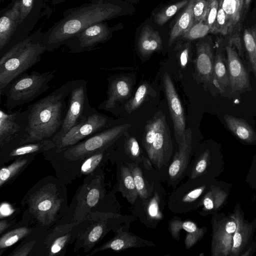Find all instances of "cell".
<instances>
[{"instance_id": "1", "label": "cell", "mask_w": 256, "mask_h": 256, "mask_svg": "<svg viewBox=\"0 0 256 256\" xmlns=\"http://www.w3.org/2000/svg\"><path fill=\"white\" fill-rule=\"evenodd\" d=\"M66 186L52 176L40 180L22 200V222L46 230L58 225L68 209Z\"/></svg>"}, {"instance_id": "2", "label": "cell", "mask_w": 256, "mask_h": 256, "mask_svg": "<svg viewBox=\"0 0 256 256\" xmlns=\"http://www.w3.org/2000/svg\"><path fill=\"white\" fill-rule=\"evenodd\" d=\"M78 82V80H68L28 106V124L25 134L10 140L0 149L43 140H52L62 124L70 94Z\"/></svg>"}, {"instance_id": "3", "label": "cell", "mask_w": 256, "mask_h": 256, "mask_svg": "<svg viewBox=\"0 0 256 256\" xmlns=\"http://www.w3.org/2000/svg\"><path fill=\"white\" fill-rule=\"evenodd\" d=\"M131 126L130 123L111 124L74 145L60 150L52 148L42 154L53 166L58 178L66 186L78 178L79 167L85 158L109 148L126 134Z\"/></svg>"}, {"instance_id": "4", "label": "cell", "mask_w": 256, "mask_h": 256, "mask_svg": "<svg viewBox=\"0 0 256 256\" xmlns=\"http://www.w3.org/2000/svg\"><path fill=\"white\" fill-rule=\"evenodd\" d=\"M118 10L116 4L104 0L67 9L64 11L62 18L44 33L42 44L46 51H54L88 26L115 16Z\"/></svg>"}, {"instance_id": "5", "label": "cell", "mask_w": 256, "mask_h": 256, "mask_svg": "<svg viewBox=\"0 0 256 256\" xmlns=\"http://www.w3.org/2000/svg\"><path fill=\"white\" fill-rule=\"evenodd\" d=\"M43 34L39 28L1 55L0 94L16 78L40 60L46 51L42 44Z\"/></svg>"}, {"instance_id": "6", "label": "cell", "mask_w": 256, "mask_h": 256, "mask_svg": "<svg viewBox=\"0 0 256 256\" xmlns=\"http://www.w3.org/2000/svg\"><path fill=\"white\" fill-rule=\"evenodd\" d=\"M106 196L102 171L86 177L58 224L82 222L90 212H98V206Z\"/></svg>"}, {"instance_id": "7", "label": "cell", "mask_w": 256, "mask_h": 256, "mask_svg": "<svg viewBox=\"0 0 256 256\" xmlns=\"http://www.w3.org/2000/svg\"><path fill=\"white\" fill-rule=\"evenodd\" d=\"M142 142L152 164L159 170L168 165L174 147L170 130L163 112H157L147 122Z\"/></svg>"}, {"instance_id": "8", "label": "cell", "mask_w": 256, "mask_h": 256, "mask_svg": "<svg viewBox=\"0 0 256 256\" xmlns=\"http://www.w3.org/2000/svg\"><path fill=\"white\" fill-rule=\"evenodd\" d=\"M57 70L44 72L32 71L21 74L12 82L0 94H4L5 107L12 110L28 104L49 89L50 82L55 77Z\"/></svg>"}, {"instance_id": "9", "label": "cell", "mask_w": 256, "mask_h": 256, "mask_svg": "<svg viewBox=\"0 0 256 256\" xmlns=\"http://www.w3.org/2000/svg\"><path fill=\"white\" fill-rule=\"evenodd\" d=\"M133 220L132 216L110 212H90L86 218L84 226L75 240V252L82 248L84 252H89L110 230L114 231Z\"/></svg>"}, {"instance_id": "10", "label": "cell", "mask_w": 256, "mask_h": 256, "mask_svg": "<svg viewBox=\"0 0 256 256\" xmlns=\"http://www.w3.org/2000/svg\"><path fill=\"white\" fill-rule=\"evenodd\" d=\"M204 176L188 179L172 192L167 206L172 212L188 213L200 206L201 201L212 184L205 182Z\"/></svg>"}, {"instance_id": "11", "label": "cell", "mask_w": 256, "mask_h": 256, "mask_svg": "<svg viewBox=\"0 0 256 256\" xmlns=\"http://www.w3.org/2000/svg\"><path fill=\"white\" fill-rule=\"evenodd\" d=\"M86 86L87 82L85 80L79 79L70 92L62 124L52 139L54 143L96 110L89 103Z\"/></svg>"}, {"instance_id": "12", "label": "cell", "mask_w": 256, "mask_h": 256, "mask_svg": "<svg viewBox=\"0 0 256 256\" xmlns=\"http://www.w3.org/2000/svg\"><path fill=\"white\" fill-rule=\"evenodd\" d=\"M168 199L162 184L153 182L148 197L144 200L138 197L133 204V214L147 228H156L164 218Z\"/></svg>"}, {"instance_id": "13", "label": "cell", "mask_w": 256, "mask_h": 256, "mask_svg": "<svg viewBox=\"0 0 256 256\" xmlns=\"http://www.w3.org/2000/svg\"><path fill=\"white\" fill-rule=\"evenodd\" d=\"M84 220L80 222L60 224L50 230L44 239L41 256L64 254L68 244L75 242L84 226Z\"/></svg>"}, {"instance_id": "14", "label": "cell", "mask_w": 256, "mask_h": 256, "mask_svg": "<svg viewBox=\"0 0 256 256\" xmlns=\"http://www.w3.org/2000/svg\"><path fill=\"white\" fill-rule=\"evenodd\" d=\"M112 123L110 118L98 112L96 110L57 141L54 149L60 150L74 145L106 128Z\"/></svg>"}, {"instance_id": "15", "label": "cell", "mask_w": 256, "mask_h": 256, "mask_svg": "<svg viewBox=\"0 0 256 256\" xmlns=\"http://www.w3.org/2000/svg\"><path fill=\"white\" fill-rule=\"evenodd\" d=\"M20 14L18 26L10 40L1 54L29 36L44 14L46 0H20Z\"/></svg>"}, {"instance_id": "16", "label": "cell", "mask_w": 256, "mask_h": 256, "mask_svg": "<svg viewBox=\"0 0 256 256\" xmlns=\"http://www.w3.org/2000/svg\"><path fill=\"white\" fill-rule=\"evenodd\" d=\"M112 28L106 23L93 24L68 39L64 45L72 52L78 53L93 50L100 43L105 42L111 37Z\"/></svg>"}, {"instance_id": "17", "label": "cell", "mask_w": 256, "mask_h": 256, "mask_svg": "<svg viewBox=\"0 0 256 256\" xmlns=\"http://www.w3.org/2000/svg\"><path fill=\"white\" fill-rule=\"evenodd\" d=\"M212 255L230 256L236 229L235 220L231 216L220 218L214 214L212 220Z\"/></svg>"}, {"instance_id": "18", "label": "cell", "mask_w": 256, "mask_h": 256, "mask_svg": "<svg viewBox=\"0 0 256 256\" xmlns=\"http://www.w3.org/2000/svg\"><path fill=\"white\" fill-rule=\"evenodd\" d=\"M28 114L27 109L6 112L0 108V148L25 134L28 124Z\"/></svg>"}, {"instance_id": "19", "label": "cell", "mask_w": 256, "mask_h": 256, "mask_svg": "<svg viewBox=\"0 0 256 256\" xmlns=\"http://www.w3.org/2000/svg\"><path fill=\"white\" fill-rule=\"evenodd\" d=\"M228 24V44L236 47L239 56L244 58L240 31L244 9V0H220Z\"/></svg>"}, {"instance_id": "20", "label": "cell", "mask_w": 256, "mask_h": 256, "mask_svg": "<svg viewBox=\"0 0 256 256\" xmlns=\"http://www.w3.org/2000/svg\"><path fill=\"white\" fill-rule=\"evenodd\" d=\"M227 54L226 64L228 72L230 88L232 93L250 92L252 88L250 75L238 52L234 46H226Z\"/></svg>"}, {"instance_id": "21", "label": "cell", "mask_w": 256, "mask_h": 256, "mask_svg": "<svg viewBox=\"0 0 256 256\" xmlns=\"http://www.w3.org/2000/svg\"><path fill=\"white\" fill-rule=\"evenodd\" d=\"M163 84L176 142L179 144L186 130V122L182 104L172 78L167 72L163 75Z\"/></svg>"}, {"instance_id": "22", "label": "cell", "mask_w": 256, "mask_h": 256, "mask_svg": "<svg viewBox=\"0 0 256 256\" xmlns=\"http://www.w3.org/2000/svg\"><path fill=\"white\" fill-rule=\"evenodd\" d=\"M130 222L122 224L114 230V236L107 242L96 248L88 256L98 252L111 249L120 252L130 248H140L146 246H155L154 242L141 238L129 231Z\"/></svg>"}, {"instance_id": "23", "label": "cell", "mask_w": 256, "mask_h": 256, "mask_svg": "<svg viewBox=\"0 0 256 256\" xmlns=\"http://www.w3.org/2000/svg\"><path fill=\"white\" fill-rule=\"evenodd\" d=\"M178 146V150L175 153L168 168V180L174 186L185 176L190 162L192 152V132L190 128L186 130L182 140Z\"/></svg>"}, {"instance_id": "24", "label": "cell", "mask_w": 256, "mask_h": 256, "mask_svg": "<svg viewBox=\"0 0 256 256\" xmlns=\"http://www.w3.org/2000/svg\"><path fill=\"white\" fill-rule=\"evenodd\" d=\"M132 82L128 76H118L109 80L107 98L98 106L100 110L112 112L122 102L131 95Z\"/></svg>"}, {"instance_id": "25", "label": "cell", "mask_w": 256, "mask_h": 256, "mask_svg": "<svg viewBox=\"0 0 256 256\" xmlns=\"http://www.w3.org/2000/svg\"><path fill=\"white\" fill-rule=\"evenodd\" d=\"M20 0H12L0 12V52L8 44L18 25L20 14Z\"/></svg>"}, {"instance_id": "26", "label": "cell", "mask_w": 256, "mask_h": 256, "mask_svg": "<svg viewBox=\"0 0 256 256\" xmlns=\"http://www.w3.org/2000/svg\"><path fill=\"white\" fill-rule=\"evenodd\" d=\"M56 147L52 140H43L28 142L10 148L0 149V168L10 161L27 155H35L43 153Z\"/></svg>"}, {"instance_id": "27", "label": "cell", "mask_w": 256, "mask_h": 256, "mask_svg": "<svg viewBox=\"0 0 256 256\" xmlns=\"http://www.w3.org/2000/svg\"><path fill=\"white\" fill-rule=\"evenodd\" d=\"M214 60L213 51L207 42L196 44V72L200 81L205 84H212Z\"/></svg>"}, {"instance_id": "28", "label": "cell", "mask_w": 256, "mask_h": 256, "mask_svg": "<svg viewBox=\"0 0 256 256\" xmlns=\"http://www.w3.org/2000/svg\"><path fill=\"white\" fill-rule=\"evenodd\" d=\"M236 222V229L233 237V244L230 256H238L245 248L251 236L252 225L248 224L238 210L230 216Z\"/></svg>"}, {"instance_id": "29", "label": "cell", "mask_w": 256, "mask_h": 256, "mask_svg": "<svg viewBox=\"0 0 256 256\" xmlns=\"http://www.w3.org/2000/svg\"><path fill=\"white\" fill-rule=\"evenodd\" d=\"M118 167V190L123 197L133 205L138 197L132 175L126 164H120Z\"/></svg>"}, {"instance_id": "30", "label": "cell", "mask_w": 256, "mask_h": 256, "mask_svg": "<svg viewBox=\"0 0 256 256\" xmlns=\"http://www.w3.org/2000/svg\"><path fill=\"white\" fill-rule=\"evenodd\" d=\"M138 50L142 56L146 57L162 48V38L158 32L148 25L142 30L138 42Z\"/></svg>"}, {"instance_id": "31", "label": "cell", "mask_w": 256, "mask_h": 256, "mask_svg": "<svg viewBox=\"0 0 256 256\" xmlns=\"http://www.w3.org/2000/svg\"><path fill=\"white\" fill-rule=\"evenodd\" d=\"M36 156L27 155L18 158L8 166L1 167L0 187L12 182L34 160Z\"/></svg>"}, {"instance_id": "32", "label": "cell", "mask_w": 256, "mask_h": 256, "mask_svg": "<svg viewBox=\"0 0 256 256\" xmlns=\"http://www.w3.org/2000/svg\"><path fill=\"white\" fill-rule=\"evenodd\" d=\"M224 119L228 130L240 140L248 144L256 142V133L246 120L228 114Z\"/></svg>"}, {"instance_id": "33", "label": "cell", "mask_w": 256, "mask_h": 256, "mask_svg": "<svg viewBox=\"0 0 256 256\" xmlns=\"http://www.w3.org/2000/svg\"><path fill=\"white\" fill-rule=\"evenodd\" d=\"M192 6L193 0H189L186 8L177 18L170 32L169 46L186 33L194 23Z\"/></svg>"}, {"instance_id": "34", "label": "cell", "mask_w": 256, "mask_h": 256, "mask_svg": "<svg viewBox=\"0 0 256 256\" xmlns=\"http://www.w3.org/2000/svg\"><path fill=\"white\" fill-rule=\"evenodd\" d=\"M110 147L85 158L79 167L78 178L86 177L102 172L101 168L110 156Z\"/></svg>"}, {"instance_id": "35", "label": "cell", "mask_w": 256, "mask_h": 256, "mask_svg": "<svg viewBox=\"0 0 256 256\" xmlns=\"http://www.w3.org/2000/svg\"><path fill=\"white\" fill-rule=\"evenodd\" d=\"M38 229L39 228L24 224L21 222L16 225V227L2 234L0 238V255L6 248L20 240H22Z\"/></svg>"}, {"instance_id": "36", "label": "cell", "mask_w": 256, "mask_h": 256, "mask_svg": "<svg viewBox=\"0 0 256 256\" xmlns=\"http://www.w3.org/2000/svg\"><path fill=\"white\" fill-rule=\"evenodd\" d=\"M212 84L222 94L230 86L228 72L225 58L221 50H218L215 56Z\"/></svg>"}, {"instance_id": "37", "label": "cell", "mask_w": 256, "mask_h": 256, "mask_svg": "<svg viewBox=\"0 0 256 256\" xmlns=\"http://www.w3.org/2000/svg\"><path fill=\"white\" fill-rule=\"evenodd\" d=\"M228 196L227 194L220 188L212 184L204 196L200 203L202 206L201 215L211 211H216L223 204Z\"/></svg>"}, {"instance_id": "38", "label": "cell", "mask_w": 256, "mask_h": 256, "mask_svg": "<svg viewBox=\"0 0 256 256\" xmlns=\"http://www.w3.org/2000/svg\"><path fill=\"white\" fill-rule=\"evenodd\" d=\"M126 164L132 175L138 198L142 200L146 199L150 194V184L145 180L138 164L132 162Z\"/></svg>"}, {"instance_id": "39", "label": "cell", "mask_w": 256, "mask_h": 256, "mask_svg": "<svg viewBox=\"0 0 256 256\" xmlns=\"http://www.w3.org/2000/svg\"><path fill=\"white\" fill-rule=\"evenodd\" d=\"M198 228L197 225L190 220L182 221L180 218L175 216L168 222V230L174 239L179 241L182 230L187 232L196 231Z\"/></svg>"}, {"instance_id": "40", "label": "cell", "mask_w": 256, "mask_h": 256, "mask_svg": "<svg viewBox=\"0 0 256 256\" xmlns=\"http://www.w3.org/2000/svg\"><path fill=\"white\" fill-rule=\"evenodd\" d=\"M126 154L134 162H143L146 158L142 154L138 142L134 136L127 135L124 142Z\"/></svg>"}, {"instance_id": "41", "label": "cell", "mask_w": 256, "mask_h": 256, "mask_svg": "<svg viewBox=\"0 0 256 256\" xmlns=\"http://www.w3.org/2000/svg\"><path fill=\"white\" fill-rule=\"evenodd\" d=\"M189 0H182L161 10L154 16L156 24L164 25L180 8L186 6Z\"/></svg>"}, {"instance_id": "42", "label": "cell", "mask_w": 256, "mask_h": 256, "mask_svg": "<svg viewBox=\"0 0 256 256\" xmlns=\"http://www.w3.org/2000/svg\"><path fill=\"white\" fill-rule=\"evenodd\" d=\"M148 92V85L146 83L140 84L137 88L134 96L124 106L125 110L130 114L137 110L144 100Z\"/></svg>"}, {"instance_id": "43", "label": "cell", "mask_w": 256, "mask_h": 256, "mask_svg": "<svg viewBox=\"0 0 256 256\" xmlns=\"http://www.w3.org/2000/svg\"><path fill=\"white\" fill-rule=\"evenodd\" d=\"M243 39L249 60L256 78V41L252 29H245L243 35Z\"/></svg>"}, {"instance_id": "44", "label": "cell", "mask_w": 256, "mask_h": 256, "mask_svg": "<svg viewBox=\"0 0 256 256\" xmlns=\"http://www.w3.org/2000/svg\"><path fill=\"white\" fill-rule=\"evenodd\" d=\"M210 32V28L208 26L205 22L204 20L194 23L189 30L182 36L188 40H194L202 38Z\"/></svg>"}, {"instance_id": "45", "label": "cell", "mask_w": 256, "mask_h": 256, "mask_svg": "<svg viewBox=\"0 0 256 256\" xmlns=\"http://www.w3.org/2000/svg\"><path fill=\"white\" fill-rule=\"evenodd\" d=\"M210 0H193L192 12L194 23L203 20L206 16Z\"/></svg>"}, {"instance_id": "46", "label": "cell", "mask_w": 256, "mask_h": 256, "mask_svg": "<svg viewBox=\"0 0 256 256\" xmlns=\"http://www.w3.org/2000/svg\"><path fill=\"white\" fill-rule=\"evenodd\" d=\"M228 32V24L226 15L220 3L216 19V33L226 36Z\"/></svg>"}, {"instance_id": "47", "label": "cell", "mask_w": 256, "mask_h": 256, "mask_svg": "<svg viewBox=\"0 0 256 256\" xmlns=\"http://www.w3.org/2000/svg\"><path fill=\"white\" fill-rule=\"evenodd\" d=\"M206 231V228H198L195 232H187L184 238V245L186 249L191 248L203 237Z\"/></svg>"}, {"instance_id": "48", "label": "cell", "mask_w": 256, "mask_h": 256, "mask_svg": "<svg viewBox=\"0 0 256 256\" xmlns=\"http://www.w3.org/2000/svg\"><path fill=\"white\" fill-rule=\"evenodd\" d=\"M190 50V44H188L181 52L180 54V64L182 68H184L188 64Z\"/></svg>"}, {"instance_id": "49", "label": "cell", "mask_w": 256, "mask_h": 256, "mask_svg": "<svg viewBox=\"0 0 256 256\" xmlns=\"http://www.w3.org/2000/svg\"><path fill=\"white\" fill-rule=\"evenodd\" d=\"M16 220H8L6 219H0V234L2 235L6 230L10 228L16 226Z\"/></svg>"}, {"instance_id": "50", "label": "cell", "mask_w": 256, "mask_h": 256, "mask_svg": "<svg viewBox=\"0 0 256 256\" xmlns=\"http://www.w3.org/2000/svg\"><path fill=\"white\" fill-rule=\"evenodd\" d=\"M3 205L4 208L1 206L0 210H6V211H0V219L3 217L4 218V216H10L11 214H12V208L8 204H4Z\"/></svg>"}, {"instance_id": "51", "label": "cell", "mask_w": 256, "mask_h": 256, "mask_svg": "<svg viewBox=\"0 0 256 256\" xmlns=\"http://www.w3.org/2000/svg\"><path fill=\"white\" fill-rule=\"evenodd\" d=\"M251 0H244V9L245 12H246L250 6V4Z\"/></svg>"}, {"instance_id": "52", "label": "cell", "mask_w": 256, "mask_h": 256, "mask_svg": "<svg viewBox=\"0 0 256 256\" xmlns=\"http://www.w3.org/2000/svg\"><path fill=\"white\" fill-rule=\"evenodd\" d=\"M66 0H59V4H60L62 2H65ZM88 1H89L90 2H98L99 1L102 0H104V1H108V0H86Z\"/></svg>"}, {"instance_id": "53", "label": "cell", "mask_w": 256, "mask_h": 256, "mask_svg": "<svg viewBox=\"0 0 256 256\" xmlns=\"http://www.w3.org/2000/svg\"><path fill=\"white\" fill-rule=\"evenodd\" d=\"M252 33L256 41V27L252 28Z\"/></svg>"}, {"instance_id": "54", "label": "cell", "mask_w": 256, "mask_h": 256, "mask_svg": "<svg viewBox=\"0 0 256 256\" xmlns=\"http://www.w3.org/2000/svg\"><path fill=\"white\" fill-rule=\"evenodd\" d=\"M51 4L54 6L59 4V0H51Z\"/></svg>"}, {"instance_id": "55", "label": "cell", "mask_w": 256, "mask_h": 256, "mask_svg": "<svg viewBox=\"0 0 256 256\" xmlns=\"http://www.w3.org/2000/svg\"><path fill=\"white\" fill-rule=\"evenodd\" d=\"M250 248V249H248L246 252L244 254H241V256H249L250 255V252H251V248Z\"/></svg>"}, {"instance_id": "56", "label": "cell", "mask_w": 256, "mask_h": 256, "mask_svg": "<svg viewBox=\"0 0 256 256\" xmlns=\"http://www.w3.org/2000/svg\"><path fill=\"white\" fill-rule=\"evenodd\" d=\"M5 0H0L1 2H4Z\"/></svg>"}]
</instances>
